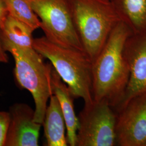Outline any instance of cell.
Masks as SVG:
<instances>
[{"mask_svg": "<svg viewBox=\"0 0 146 146\" xmlns=\"http://www.w3.org/2000/svg\"><path fill=\"white\" fill-rule=\"evenodd\" d=\"M33 47L49 60L74 98L82 99L84 104L94 102L93 62L86 52L58 46L44 36L34 38Z\"/></svg>", "mask_w": 146, "mask_h": 146, "instance_id": "7a4b0ae2", "label": "cell"}, {"mask_svg": "<svg viewBox=\"0 0 146 146\" xmlns=\"http://www.w3.org/2000/svg\"><path fill=\"white\" fill-rule=\"evenodd\" d=\"M72 6L78 36L93 62L122 20L111 0H72Z\"/></svg>", "mask_w": 146, "mask_h": 146, "instance_id": "3957f363", "label": "cell"}, {"mask_svg": "<svg viewBox=\"0 0 146 146\" xmlns=\"http://www.w3.org/2000/svg\"><path fill=\"white\" fill-rule=\"evenodd\" d=\"M33 31L28 26L8 15L0 29L1 42L25 50L34 48Z\"/></svg>", "mask_w": 146, "mask_h": 146, "instance_id": "7c38bea8", "label": "cell"}, {"mask_svg": "<svg viewBox=\"0 0 146 146\" xmlns=\"http://www.w3.org/2000/svg\"><path fill=\"white\" fill-rule=\"evenodd\" d=\"M42 125L47 146H68L66 122L58 98L54 94L50 98Z\"/></svg>", "mask_w": 146, "mask_h": 146, "instance_id": "8fae6325", "label": "cell"}, {"mask_svg": "<svg viewBox=\"0 0 146 146\" xmlns=\"http://www.w3.org/2000/svg\"><path fill=\"white\" fill-rule=\"evenodd\" d=\"M52 94L58 98L66 125V136L68 145L76 146L78 128V116L74 110V99L68 87L52 66L51 72Z\"/></svg>", "mask_w": 146, "mask_h": 146, "instance_id": "30bf717a", "label": "cell"}, {"mask_svg": "<svg viewBox=\"0 0 146 146\" xmlns=\"http://www.w3.org/2000/svg\"><path fill=\"white\" fill-rule=\"evenodd\" d=\"M8 15V11L5 1L0 0V29Z\"/></svg>", "mask_w": 146, "mask_h": 146, "instance_id": "2e32d148", "label": "cell"}, {"mask_svg": "<svg viewBox=\"0 0 146 146\" xmlns=\"http://www.w3.org/2000/svg\"><path fill=\"white\" fill-rule=\"evenodd\" d=\"M5 52L15 60L14 74L19 86L31 92L35 103L34 121L42 125L48 102L52 95L51 63H45L43 57L34 48L22 49L2 43Z\"/></svg>", "mask_w": 146, "mask_h": 146, "instance_id": "277c9868", "label": "cell"}, {"mask_svg": "<svg viewBox=\"0 0 146 146\" xmlns=\"http://www.w3.org/2000/svg\"><path fill=\"white\" fill-rule=\"evenodd\" d=\"M9 15L26 24L34 31L40 28V20L27 0H4Z\"/></svg>", "mask_w": 146, "mask_h": 146, "instance_id": "5bb4252c", "label": "cell"}, {"mask_svg": "<svg viewBox=\"0 0 146 146\" xmlns=\"http://www.w3.org/2000/svg\"><path fill=\"white\" fill-rule=\"evenodd\" d=\"M9 121L10 115L9 111H0V146H5Z\"/></svg>", "mask_w": 146, "mask_h": 146, "instance_id": "9a60e30c", "label": "cell"}, {"mask_svg": "<svg viewBox=\"0 0 146 146\" xmlns=\"http://www.w3.org/2000/svg\"><path fill=\"white\" fill-rule=\"evenodd\" d=\"M10 121L5 146H37L42 125L34 121L35 111L17 103L9 108Z\"/></svg>", "mask_w": 146, "mask_h": 146, "instance_id": "9c48e42d", "label": "cell"}, {"mask_svg": "<svg viewBox=\"0 0 146 146\" xmlns=\"http://www.w3.org/2000/svg\"><path fill=\"white\" fill-rule=\"evenodd\" d=\"M8 61L9 58L3 48L0 37V62L8 63Z\"/></svg>", "mask_w": 146, "mask_h": 146, "instance_id": "e0dca14e", "label": "cell"}, {"mask_svg": "<svg viewBox=\"0 0 146 146\" xmlns=\"http://www.w3.org/2000/svg\"><path fill=\"white\" fill-rule=\"evenodd\" d=\"M50 41L84 51L73 19L72 0H27Z\"/></svg>", "mask_w": 146, "mask_h": 146, "instance_id": "5b68a950", "label": "cell"}, {"mask_svg": "<svg viewBox=\"0 0 146 146\" xmlns=\"http://www.w3.org/2000/svg\"><path fill=\"white\" fill-rule=\"evenodd\" d=\"M123 54L130 75L124 94L114 108L116 113L131 100L146 94V30L133 33L128 38Z\"/></svg>", "mask_w": 146, "mask_h": 146, "instance_id": "52a82bcc", "label": "cell"}, {"mask_svg": "<svg viewBox=\"0 0 146 146\" xmlns=\"http://www.w3.org/2000/svg\"><path fill=\"white\" fill-rule=\"evenodd\" d=\"M134 32L121 21L93 62V94L95 101L107 100L114 108L125 92L129 69L123 54L125 42Z\"/></svg>", "mask_w": 146, "mask_h": 146, "instance_id": "6da1fadb", "label": "cell"}, {"mask_svg": "<svg viewBox=\"0 0 146 146\" xmlns=\"http://www.w3.org/2000/svg\"><path fill=\"white\" fill-rule=\"evenodd\" d=\"M116 146H146V94L131 100L117 113Z\"/></svg>", "mask_w": 146, "mask_h": 146, "instance_id": "ba28073f", "label": "cell"}, {"mask_svg": "<svg viewBox=\"0 0 146 146\" xmlns=\"http://www.w3.org/2000/svg\"><path fill=\"white\" fill-rule=\"evenodd\" d=\"M117 113L107 100L84 104L78 116L76 146H114Z\"/></svg>", "mask_w": 146, "mask_h": 146, "instance_id": "8992f818", "label": "cell"}, {"mask_svg": "<svg viewBox=\"0 0 146 146\" xmlns=\"http://www.w3.org/2000/svg\"><path fill=\"white\" fill-rule=\"evenodd\" d=\"M122 21L134 32L146 30V0H111Z\"/></svg>", "mask_w": 146, "mask_h": 146, "instance_id": "4fadbf2b", "label": "cell"}]
</instances>
